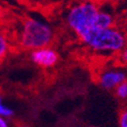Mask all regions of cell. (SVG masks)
<instances>
[{"mask_svg": "<svg viewBox=\"0 0 127 127\" xmlns=\"http://www.w3.org/2000/svg\"><path fill=\"white\" fill-rule=\"evenodd\" d=\"M84 45L97 52H121L127 45L125 35L119 30L98 29L92 27L77 35Z\"/></svg>", "mask_w": 127, "mask_h": 127, "instance_id": "obj_1", "label": "cell"}, {"mask_svg": "<svg viewBox=\"0 0 127 127\" xmlns=\"http://www.w3.org/2000/svg\"><path fill=\"white\" fill-rule=\"evenodd\" d=\"M54 39L52 28L36 18H27L23 23L19 33V45L31 52L34 50L47 48Z\"/></svg>", "mask_w": 127, "mask_h": 127, "instance_id": "obj_2", "label": "cell"}, {"mask_svg": "<svg viewBox=\"0 0 127 127\" xmlns=\"http://www.w3.org/2000/svg\"><path fill=\"white\" fill-rule=\"evenodd\" d=\"M99 11V6L93 2L78 3L69 9L67 25L77 36L87 29L95 27V20Z\"/></svg>", "mask_w": 127, "mask_h": 127, "instance_id": "obj_3", "label": "cell"}, {"mask_svg": "<svg viewBox=\"0 0 127 127\" xmlns=\"http://www.w3.org/2000/svg\"><path fill=\"white\" fill-rule=\"evenodd\" d=\"M31 60L42 68H51L57 64L59 54L52 48H42L34 50L30 54Z\"/></svg>", "mask_w": 127, "mask_h": 127, "instance_id": "obj_4", "label": "cell"}, {"mask_svg": "<svg viewBox=\"0 0 127 127\" xmlns=\"http://www.w3.org/2000/svg\"><path fill=\"white\" fill-rule=\"evenodd\" d=\"M127 80L126 73L122 70L118 69H108L103 71L100 77L99 82L100 86L105 90H115L119 84L125 82Z\"/></svg>", "mask_w": 127, "mask_h": 127, "instance_id": "obj_5", "label": "cell"}, {"mask_svg": "<svg viewBox=\"0 0 127 127\" xmlns=\"http://www.w3.org/2000/svg\"><path fill=\"white\" fill-rule=\"evenodd\" d=\"M114 17L111 13L107 11H103L100 9V11L95 20V27L98 29L106 30V29H111L114 28Z\"/></svg>", "mask_w": 127, "mask_h": 127, "instance_id": "obj_6", "label": "cell"}, {"mask_svg": "<svg viewBox=\"0 0 127 127\" xmlns=\"http://www.w3.org/2000/svg\"><path fill=\"white\" fill-rule=\"evenodd\" d=\"M9 48H10V45H9L7 37L3 34V32L0 31V63L7 56L9 52Z\"/></svg>", "mask_w": 127, "mask_h": 127, "instance_id": "obj_7", "label": "cell"}, {"mask_svg": "<svg viewBox=\"0 0 127 127\" xmlns=\"http://www.w3.org/2000/svg\"><path fill=\"white\" fill-rule=\"evenodd\" d=\"M114 92H115V96L118 99L123 100V101L127 100V84H126V81L119 84L117 88H115Z\"/></svg>", "mask_w": 127, "mask_h": 127, "instance_id": "obj_8", "label": "cell"}, {"mask_svg": "<svg viewBox=\"0 0 127 127\" xmlns=\"http://www.w3.org/2000/svg\"><path fill=\"white\" fill-rule=\"evenodd\" d=\"M14 112L12 109H10L8 108L7 106L3 105V104H0V116L3 118H9V117H11V116H13Z\"/></svg>", "mask_w": 127, "mask_h": 127, "instance_id": "obj_9", "label": "cell"}, {"mask_svg": "<svg viewBox=\"0 0 127 127\" xmlns=\"http://www.w3.org/2000/svg\"><path fill=\"white\" fill-rule=\"evenodd\" d=\"M119 126L127 127V109L123 110L119 116Z\"/></svg>", "mask_w": 127, "mask_h": 127, "instance_id": "obj_10", "label": "cell"}, {"mask_svg": "<svg viewBox=\"0 0 127 127\" xmlns=\"http://www.w3.org/2000/svg\"><path fill=\"white\" fill-rule=\"evenodd\" d=\"M120 60L123 63H127V45L126 47L120 52Z\"/></svg>", "mask_w": 127, "mask_h": 127, "instance_id": "obj_11", "label": "cell"}, {"mask_svg": "<svg viewBox=\"0 0 127 127\" xmlns=\"http://www.w3.org/2000/svg\"><path fill=\"white\" fill-rule=\"evenodd\" d=\"M0 127H9V124L7 122V120L3 117L0 116Z\"/></svg>", "mask_w": 127, "mask_h": 127, "instance_id": "obj_12", "label": "cell"}, {"mask_svg": "<svg viewBox=\"0 0 127 127\" xmlns=\"http://www.w3.org/2000/svg\"><path fill=\"white\" fill-rule=\"evenodd\" d=\"M3 14V7H2V5L0 4V16H1Z\"/></svg>", "mask_w": 127, "mask_h": 127, "instance_id": "obj_13", "label": "cell"}, {"mask_svg": "<svg viewBox=\"0 0 127 127\" xmlns=\"http://www.w3.org/2000/svg\"><path fill=\"white\" fill-rule=\"evenodd\" d=\"M0 104H2V97H1V95H0Z\"/></svg>", "mask_w": 127, "mask_h": 127, "instance_id": "obj_14", "label": "cell"}, {"mask_svg": "<svg viewBox=\"0 0 127 127\" xmlns=\"http://www.w3.org/2000/svg\"><path fill=\"white\" fill-rule=\"evenodd\" d=\"M126 84H127V80H126Z\"/></svg>", "mask_w": 127, "mask_h": 127, "instance_id": "obj_15", "label": "cell"}]
</instances>
